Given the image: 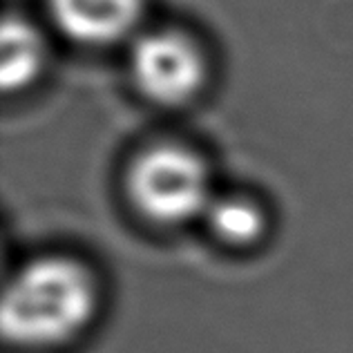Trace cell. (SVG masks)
I'll list each match as a JSON object with an SVG mask.
<instances>
[{
    "label": "cell",
    "instance_id": "5b68a950",
    "mask_svg": "<svg viewBox=\"0 0 353 353\" xmlns=\"http://www.w3.org/2000/svg\"><path fill=\"white\" fill-rule=\"evenodd\" d=\"M45 57L41 34L23 18L9 16L3 25L0 81L5 90H21L39 74Z\"/></svg>",
    "mask_w": 353,
    "mask_h": 353
},
{
    "label": "cell",
    "instance_id": "3957f363",
    "mask_svg": "<svg viewBox=\"0 0 353 353\" xmlns=\"http://www.w3.org/2000/svg\"><path fill=\"white\" fill-rule=\"evenodd\" d=\"M132 74L148 99L163 105H179L197 94L206 63L188 36L152 32L134 43Z\"/></svg>",
    "mask_w": 353,
    "mask_h": 353
},
{
    "label": "cell",
    "instance_id": "277c9868",
    "mask_svg": "<svg viewBox=\"0 0 353 353\" xmlns=\"http://www.w3.org/2000/svg\"><path fill=\"white\" fill-rule=\"evenodd\" d=\"M65 36L83 45H112L134 32L143 0H50Z\"/></svg>",
    "mask_w": 353,
    "mask_h": 353
},
{
    "label": "cell",
    "instance_id": "7a4b0ae2",
    "mask_svg": "<svg viewBox=\"0 0 353 353\" xmlns=\"http://www.w3.org/2000/svg\"><path fill=\"white\" fill-rule=\"evenodd\" d=\"M130 194L148 219L168 226L206 215L212 203L206 165L179 145H157L139 157L130 172Z\"/></svg>",
    "mask_w": 353,
    "mask_h": 353
},
{
    "label": "cell",
    "instance_id": "8992f818",
    "mask_svg": "<svg viewBox=\"0 0 353 353\" xmlns=\"http://www.w3.org/2000/svg\"><path fill=\"white\" fill-rule=\"evenodd\" d=\"M206 219L212 233L228 244H253L264 233V212L255 201L246 197L212 199L206 210Z\"/></svg>",
    "mask_w": 353,
    "mask_h": 353
},
{
    "label": "cell",
    "instance_id": "6da1fadb",
    "mask_svg": "<svg viewBox=\"0 0 353 353\" xmlns=\"http://www.w3.org/2000/svg\"><path fill=\"white\" fill-rule=\"evenodd\" d=\"M97 309V284L85 266L70 257H41L7 284L0 324L9 342L50 347L77 336Z\"/></svg>",
    "mask_w": 353,
    "mask_h": 353
}]
</instances>
